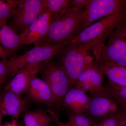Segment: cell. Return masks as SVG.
I'll list each match as a JSON object with an SVG mask.
<instances>
[{"label":"cell","instance_id":"28","mask_svg":"<svg viewBox=\"0 0 126 126\" xmlns=\"http://www.w3.org/2000/svg\"><path fill=\"white\" fill-rule=\"evenodd\" d=\"M4 115H5L4 113L3 112L2 109L0 107V126H1L2 117Z\"/></svg>","mask_w":126,"mask_h":126},{"label":"cell","instance_id":"17","mask_svg":"<svg viewBox=\"0 0 126 126\" xmlns=\"http://www.w3.org/2000/svg\"><path fill=\"white\" fill-rule=\"evenodd\" d=\"M99 70L107 77L109 84L118 87H126V68L102 62Z\"/></svg>","mask_w":126,"mask_h":126},{"label":"cell","instance_id":"18","mask_svg":"<svg viewBox=\"0 0 126 126\" xmlns=\"http://www.w3.org/2000/svg\"><path fill=\"white\" fill-rule=\"evenodd\" d=\"M24 121L25 126H49L54 122L53 118L48 113L40 109L26 113Z\"/></svg>","mask_w":126,"mask_h":126},{"label":"cell","instance_id":"3","mask_svg":"<svg viewBox=\"0 0 126 126\" xmlns=\"http://www.w3.org/2000/svg\"><path fill=\"white\" fill-rule=\"evenodd\" d=\"M68 44V43L39 44L22 55L3 60L7 66L8 77L13 78L19 70L27 65L49 61Z\"/></svg>","mask_w":126,"mask_h":126},{"label":"cell","instance_id":"14","mask_svg":"<svg viewBox=\"0 0 126 126\" xmlns=\"http://www.w3.org/2000/svg\"><path fill=\"white\" fill-rule=\"evenodd\" d=\"M89 97L83 91L72 87L65 95L63 106L67 110L75 114L86 113L89 104Z\"/></svg>","mask_w":126,"mask_h":126},{"label":"cell","instance_id":"16","mask_svg":"<svg viewBox=\"0 0 126 126\" xmlns=\"http://www.w3.org/2000/svg\"><path fill=\"white\" fill-rule=\"evenodd\" d=\"M0 45L7 56L16 52L22 45L20 35L5 21L0 20Z\"/></svg>","mask_w":126,"mask_h":126},{"label":"cell","instance_id":"20","mask_svg":"<svg viewBox=\"0 0 126 126\" xmlns=\"http://www.w3.org/2000/svg\"><path fill=\"white\" fill-rule=\"evenodd\" d=\"M20 0H0V20L7 21L12 17Z\"/></svg>","mask_w":126,"mask_h":126},{"label":"cell","instance_id":"11","mask_svg":"<svg viewBox=\"0 0 126 126\" xmlns=\"http://www.w3.org/2000/svg\"><path fill=\"white\" fill-rule=\"evenodd\" d=\"M41 63L30 64L20 69L3 87L9 91L22 96L26 93L32 79L40 72Z\"/></svg>","mask_w":126,"mask_h":126},{"label":"cell","instance_id":"23","mask_svg":"<svg viewBox=\"0 0 126 126\" xmlns=\"http://www.w3.org/2000/svg\"><path fill=\"white\" fill-rule=\"evenodd\" d=\"M119 111L111 116L96 123L95 126H117L118 115Z\"/></svg>","mask_w":126,"mask_h":126},{"label":"cell","instance_id":"8","mask_svg":"<svg viewBox=\"0 0 126 126\" xmlns=\"http://www.w3.org/2000/svg\"><path fill=\"white\" fill-rule=\"evenodd\" d=\"M46 10V0H20L12 16L14 29L21 34Z\"/></svg>","mask_w":126,"mask_h":126},{"label":"cell","instance_id":"25","mask_svg":"<svg viewBox=\"0 0 126 126\" xmlns=\"http://www.w3.org/2000/svg\"><path fill=\"white\" fill-rule=\"evenodd\" d=\"M47 112L53 118L54 122L56 124V126H70L67 123H65L61 121L58 115L51 109H48L47 110Z\"/></svg>","mask_w":126,"mask_h":126},{"label":"cell","instance_id":"7","mask_svg":"<svg viewBox=\"0 0 126 126\" xmlns=\"http://www.w3.org/2000/svg\"><path fill=\"white\" fill-rule=\"evenodd\" d=\"M85 11V18L77 35L99 19L126 11V0H90Z\"/></svg>","mask_w":126,"mask_h":126},{"label":"cell","instance_id":"26","mask_svg":"<svg viewBox=\"0 0 126 126\" xmlns=\"http://www.w3.org/2000/svg\"><path fill=\"white\" fill-rule=\"evenodd\" d=\"M117 126H126V111L121 109L118 115Z\"/></svg>","mask_w":126,"mask_h":126},{"label":"cell","instance_id":"22","mask_svg":"<svg viewBox=\"0 0 126 126\" xmlns=\"http://www.w3.org/2000/svg\"><path fill=\"white\" fill-rule=\"evenodd\" d=\"M46 1L47 10L53 16L69 7L71 0H46Z\"/></svg>","mask_w":126,"mask_h":126},{"label":"cell","instance_id":"19","mask_svg":"<svg viewBox=\"0 0 126 126\" xmlns=\"http://www.w3.org/2000/svg\"><path fill=\"white\" fill-rule=\"evenodd\" d=\"M68 124L70 126H95L94 123L85 113L77 114L67 110Z\"/></svg>","mask_w":126,"mask_h":126},{"label":"cell","instance_id":"13","mask_svg":"<svg viewBox=\"0 0 126 126\" xmlns=\"http://www.w3.org/2000/svg\"><path fill=\"white\" fill-rule=\"evenodd\" d=\"M30 99L49 107L55 106L54 98L49 86L44 80L36 76L32 79L27 91Z\"/></svg>","mask_w":126,"mask_h":126},{"label":"cell","instance_id":"4","mask_svg":"<svg viewBox=\"0 0 126 126\" xmlns=\"http://www.w3.org/2000/svg\"><path fill=\"white\" fill-rule=\"evenodd\" d=\"M43 79L49 86L54 98L55 106L58 112L63 107V100L70 89L69 80L61 65L52 61L46 62L42 65L40 72Z\"/></svg>","mask_w":126,"mask_h":126},{"label":"cell","instance_id":"1","mask_svg":"<svg viewBox=\"0 0 126 126\" xmlns=\"http://www.w3.org/2000/svg\"><path fill=\"white\" fill-rule=\"evenodd\" d=\"M112 31L86 43L69 44L63 47L58 54L60 56L61 65L68 78L70 89L84 71L95 64L88 55L90 50L102 43Z\"/></svg>","mask_w":126,"mask_h":126},{"label":"cell","instance_id":"2","mask_svg":"<svg viewBox=\"0 0 126 126\" xmlns=\"http://www.w3.org/2000/svg\"><path fill=\"white\" fill-rule=\"evenodd\" d=\"M86 9L79 10L69 6L52 16L47 34L39 44H69V41L77 35L84 19Z\"/></svg>","mask_w":126,"mask_h":126},{"label":"cell","instance_id":"6","mask_svg":"<svg viewBox=\"0 0 126 126\" xmlns=\"http://www.w3.org/2000/svg\"><path fill=\"white\" fill-rule=\"evenodd\" d=\"M100 60L126 68V19L112 31Z\"/></svg>","mask_w":126,"mask_h":126},{"label":"cell","instance_id":"5","mask_svg":"<svg viewBox=\"0 0 126 126\" xmlns=\"http://www.w3.org/2000/svg\"><path fill=\"white\" fill-rule=\"evenodd\" d=\"M89 97L88 108L85 114L94 123L102 121L121 110L107 87L91 93Z\"/></svg>","mask_w":126,"mask_h":126},{"label":"cell","instance_id":"24","mask_svg":"<svg viewBox=\"0 0 126 126\" xmlns=\"http://www.w3.org/2000/svg\"><path fill=\"white\" fill-rule=\"evenodd\" d=\"M8 78V71L7 66L4 61H0V92L2 86Z\"/></svg>","mask_w":126,"mask_h":126},{"label":"cell","instance_id":"10","mask_svg":"<svg viewBox=\"0 0 126 126\" xmlns=\"http://www.w3.org/2000/svg\"><path fill=\"white\" fill-rule=\"evenodd\" d=\"M52 15L46 10L39 16L20 35L22 45H38L47 34Z\"/></svg>","mask_w":126,"mask_h":126},{"label":"cell","instance_id":"21","mask_svg":"<svg viewBox=\"0 0 126 126\" xmlns=\"http://www.w3.org/2000/svg\"><path fill=\"white\" fill-rule=\"evenodd\" d=\"M107 87L121 109L126 111V87H118L109 84Z\"/></svg>","mask_w":126,"mask_h":126},{"label":"cell","instance_id":"12","mask_svg":"<svg viewBox=\"0 0 126 126\" xmlns=\"http://www.w3.org/2000/svg\"><path fill=\"white\" fill-rule=\"evenodd\" d=\"M103 80L104 75L98 68L96 63L79 75L73 87L86 93H91L103 87Z\"/></svg>","mask_w":126,"mask_h":126},{"label":"cell","instance_id":"9","mask_svg":"<svg viewBox=\"0 0 126 126\" xmlns=\"http://www.w3.org/2000/svg\"><path fill=\"white\" fill-rule=\"evenodd\" d=\"M126 19V11L102 18L78 34L69 44H81L92 40L112 31Z\"/></svg>","mask_w":126,"mask_h":126},{"label":"cell","instance_id":"15","mask_svg":"<svg viewBox=\"0 0 126 126\" xmlns=\"http://www.w3.org/2000/svg\"><path fill=\"white\" fill-rule=\"evenodd\" d=\"M27 107V102L21 96L4 90L0 94V107L5 115L18 117Z\"/></svg>","mask_w":126,"mask_h":126},{"label":"cell","instance_id":"27","mask_svg":"<svg viewBox=\"0 0 126 126\" xmlns=\"http://www.w3.org/2000/svg\"><path fill=\"white\" fill-rule=\"evenodd\" d=\"M7 55L4 50L0 45V58L2 60L7 59Z\"/></svg>","mask_w":126,"mask_h":126}]
</instances>
